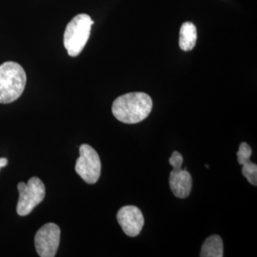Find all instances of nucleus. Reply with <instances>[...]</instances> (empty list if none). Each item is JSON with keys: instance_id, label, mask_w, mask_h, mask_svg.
I'll return each instance as SVG.
<instances>
[{"instance_id": "obj_1", "label": "nucleus", "mask_w": 257, "mask_h": 257, "mask_svg": "<svg viewBox=\"0 0 257 257\" xmlns=\"http://www.w3.org/2000/svg\"><path fill=\"white\" fill-rule=\"evenodd\" d=\"M153 109V100L145 92H128L112 104L114 117L125 124H136L146 119Z\"/></svg>"}, {"instance_id": "obj_2", "label": "nucleus", "mask_w": 257, "mask_h": 257, "mask_svg": "<svg viewBox=\"0 0 257 257\" xmlns=\"http://www.w3.org/2000/svg\"><path fill=\"white\" fill-rule=\"evenodd\" d=\"M27 76L21 65L7 61L0 65V103L18 100L24 92Z\"/></svg>"}, {"instance_id": "obj_3", "label": "nucleus", "mask_w": 257, "mask_h": 257, "mask_svg": "<svg viewBox=\"0 0 257 257\" xmlns=\"http://www.w3.org/2000/svg\"><path fill=\"white\" fill-rule=\"evenodd\" d=\"M93 21L90 16L80 14L72 19L65 30L63 42L70 56H77L87 44Z\"/></svg>"}, {"instance_id": "obj_4", "label": "nucleus", "mask_w": 257, "mask_h": 257, "mask_svg": "<svg viewBox=\"0 0 257 257\" xmlns=\"http://www.w3.org/2000/svg\"><path fill=\"white\" fill-rule=\"evenodd\" d=\"M19 199L17 206L18 214L20 216H26L34 209L43 201L46 190L45 185L38 178L32 177L28 183L20 182L18 185Z\"/></svg>"}, {"instance_id": "obj_5", "label": "nucleus", "mask_w": 257, "mask_h": 257, "mask_svg": "<svg viewBox=\"0 0 257 257\" xmlns=\"http://www.w3.org/2000/svg\"><path fill=\"white\" fill-rule=\"evenodd\" d=\"M79 157L76 160L75 172L88 184L96 183L101 174V161L96 151L88 144L79 148Z\"/></svg>"}, {"instance_id": "obj_6", "label": "nucleus", "mask_w": 257, "mask_h": 257, "mask_svg": "<svg viewBox=\"0 0 257 257\" xmlns=\"http://www.w3.org/2000/svg\"><path fill=\"white\" fill-rule=\"evenodd\" d=\"M170 165L173 167V171L170 174L169 183L173 193L178 198H186L193 188V177L187 171L182 170L183 156L178 152H174L169 159Z\"/></svg>"}, {"instance_id": "obj_7", "label": "nucleus", "mask_w": 257, "mask_h": 257, "mask_svg": "<svg viewBox=\"0 0 257 257\" xmlns=\"http://www.w3.org/2000/svg\"><path fill=\"white\" fill-rule=\"evenodd\" d=\"M59 243L60 229L55 223H48L37 230L35 237V245L39 256H55Z\"/></svg>"}, {"instance_id": "obj_8", "label": "nucleus", "mask_w": 257, "mask_h": 257, "mask_svg": "<svg viewBox=\"0 0 257 257\" xmlns=\"http://www.w3.org/2000/svg\"><path fill=\"white\" fill-rule=\"evenodd\" d=\"M116 217L123 231L131 237L138 236L144 226V216L136 206L122 207Z\"/></svg>"}, {"instance_id": "obj_9", "label": "nucleus", "mask_w": 257, "mask_h": 257, "mask_svg": "<svg viewBox=\"0 0 257 257\" xmlns=\"http://www.w3.org/2000/svg\"><path fill=\"white\" fill-rule=\"evenodd\" d=\"M197 40V31L192 22H185L182 24L179 34V47L185 52L192 51Z\"/></svg>"}, {"instance_id": "obj_10", "label": "nucleus", "mask_w": 257, "mask_h": 257, "mask_svg": "<svg viewBox=\"0 0 257 257\" xmlns=\"http://www.w3.org/2000/svg\"><path fill=\"white\" fill-rule=\"evenodd\" d=\"M223 241L219 235L213 234L206 239L200 250L201 257H222L223 253Z\"/></svg>"}, {"instance_id": "obj_11", "label": "nucleus", "mask_w": 257, "mask_h": 257, "mask_svg": "<svg viewBox=\"0 0 257 257\" xmlns=\"http://www.w3.org/2000/svg\"><path fill=\"white\" fill-rule=\"evenodd\" d=\"M242 174L248 179V182L256 186L257 184V165L250 160L247 161L242 165Z\"/></svg>"}, {"instance_id": "obj_12", "label": "nucleus", "mask_w": 257, "mask_h": 257, "mask_svg": "<svg viewBox=\"0 0 257 257\" xmlns=\"http://www.w3.org/2000/svg\"><path fill=\"white\" fill-rule=\"evenodd\" d=\"M251 154H252V151L248 143L242 142L239 146L238 152H237V160H238L239 164L243 165L244 163L248 161L251 156Z\"/></svg>"}, {"instance_id": "obj_13", "label": "nucleus", "mask_w": 257, "mask_h": 257, "mask_svg": "<svg viewBox=\"0 0 257 257\" xmlns=\"http://www.w3.org/2000/svg\"><path fill=\"white\" fill-rule=\"evenodd\" d=\"M7 164H8V159L5 158V157H1L0 158V169L5 167Z\"/></svg>"}]
</instances>
